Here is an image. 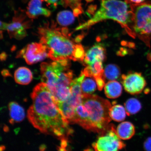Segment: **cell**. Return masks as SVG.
<instances>
[{"mask_svg":"<svg viewBox=\"0 0 151 151\" xmlns=\"http://www.w3.org/2000/svg\"><path fill=\"white\" fill-rule=\"evenodd\" d=\"M32 104L27 111V118L34 127L41 133L67 142L73 133L69 123L58 107L46 84L41 82L31 94Z\"/></svg>","mask_w":151,"mask_h":151,"instance_id":"1","label":"cell"},{"mask_svg":"<svg viewBox=\"0 0 151 151\" xmlns=\"http://www.w3.org/2000/svg\"><path fill=\"white\" fill-rule=\"evenodd\" d=\"M37 33L40 42L46 47L48 58L53 61L74 60L77 44L72 39L71 34L67 27H58L52 20L38 28Z\"/></svg>","mask_w":151,"mask_h":151,"instance_id":"2","label":"cell"},{"mask_svg":"<svg viewBox=\"0 0 151 151\" xmlns=\"http://www.w3.org/2000/svg\"><path fill=\"white\" fill-rule=\"evenodd\" d=\"M70 60L43 62L40 65L42 82L46 84L57 104L65 101L71 94L73 73Z\"/></svg>","mask_w":151,"mask_h":151,"instance_id":"3","label":"cell"},{"mask_svg":"<svg viewBox=\"0 0 151 151\" xmlns=\"http://www.w3.org/2000/svg\"><path fill=\"white\" fill-rule=\"evenodd\" d=\"M100 9L90 20L77 27L76 30L86 29L104 20L112 19L117 22L130 36H136L132 29V14L130 6L119 0H101Z\"/></svg>","mask_w":151,"mask_h":151,"instance_id":"4","label":"cell"},{"mask_svg":"<svg viewBox=\"0 0 151 151\" xmlns=\"http://www.w3.org/2000/svg\"><path fill=\"white\" fill-rule=\"evenodd\" d=\"M86 109L87 119L82 127L88 131L102 134L109 125L111 118V106L108 100L91 94H82V103Z\"/></svg>","mask_w":151,"mask_h":151,"instance_id":"5","label":"cell"},{"mask_svg":"<svg viewBox=\"0 0 151 151\" xmlns=\"http://www.w3.org/2000/svg\"><path fill=\"white\" fill-rule=\"evenodd\" d=\"M132 29L136 37L150 48L151 40V3L132 4Z\"/></svg>","mask_w":151,"mask_h":151,"instance_id":"6","label":"cell"},{"mask_svg":"<svg viewBox=\"0 0 151 151\" xmlns=\"http://www.w3.org/2000/svg\"><path fill=\"white\" fill-rule=\"evenodd\" d=\"M26 12L19 9L14 11V16L10 23L1 22V29L7 30L11 38L22 40L27 35V31L31 27L33 19H28Z\"/></svg>","mask_w":151,"mask_h":151,"instance_id":"7","label":"cell"},{"mask_svg":"<svg viewBox=\"0 0 151 151\" xmlns=\"http://www.w3.org/2000/svg\"><path fill=\"white\" fill-rule=\"evenodd\" d=\"M85 77L83 73L73 80L71 84V94L65 101L57 104L64 116L69 123L74 115L76 107L82 104V93L81 85Z\"/></svg>","mask_w":151,"mask_h":151,"instance_id":"8","label":"cell"},{"mask_svg":"<svg viewBox=\"0 0 151 151\" xmlns=\"http://www.w3.org/2000/svg\"><path fill=\"white\" fill-rule=\"evenodd\" d=\"M92 144L96 151H116L124 148L125 145L117 134L114 126L109 125L107 129Z\"/></svg>","mask_w":151,"mask_h":151,"instance_id":"9","label":"cell"},{"mask_svg":"<svg viewBox=\"0 0 151 151\" xmlns=\"http://www.w3.org/2000/svg\"><path fill=\"white\" fill-rule=\"evenodd\" d=\"M47 57H48L47 49L40 42L27 45L18 53L16 56L17 58H24L29 65L42 61Z\"/></svg>","mask_w":151,"mask_h":151,"instance_id":"10","label":"cell"},{"mask_svg":"<svg viewBox=\"0 0 151 151\" xmlns=\"http://www.w3.org/2000/svg\"><path fill=\"white\" fill-rule=\"evenodd\" d=\"M122 78L124 90L132 94L141 93L147 85L146 80L141 73H129L122 75Z\"/></svg>","mask_w":151,"mask_h":151,"instance_id":"11","label":"cell"},{"mask_svg":"<svg viewBox=\"0 0 151 151\" xmlns=\"http://www.w3.org/2000/svg\"><path fill=\"white\" fill-rule=\"evenodd\" d=\"M44 0H30L26 11L28 17L33 19L40 16L50 17L51 12L50 10L42 7Z\"/></svg>","mask_w":151,"mask_h":151,"instance_id":"12","label":"cell"},{"mask_svg":"<svg viewBox=\"0 0 151 151\" xmlns=\"http://www.w3.org/2000/svg\"><path fill=\"white\" fill-rule=\"evenodd\" d=\"M105 49L101 45H94L86 53L83 61L88 65L97 61L103 62L105 59Z\"/></svg>","mask_w":151,"mask_h":151,"instance_id":"13","label":"cell"},{"mask_svg":"<svg viewBox=\"0 0 151 151\" xmlns=\"http://www.w3.org/2000/svg\"><path fill=\"white\" fill-rule=\"evenodd\" d=\"M9 109L10 123L20 122L23 120L25 117V113L23 107L15 102H11L9 104Z\"/></svg>","mask_w":151,"mask_h":151,"instance_id":"14","label":"cell"},{"mask_svg":"<svg viewBox=\"0 0 151 151\" xmlns=\"http://www.w3.org/2000/svg\"><path fill=\"white\" fill-rule=\"evenodd\" d=\"M117 134L120 139L124 140L129 139L135 133V128L133 124L128 122H122L116 128Z\"/></svg>","mask_w":151,"mask_h":151,"instance_id":"15","label":"cell"},{"mask_svg":"<svg viewBox=\"0 0 151 151\" xmlns=\"http://www.w3.org/2000/svg\"><path fill=\"white\" fill-rule=\"evenodd\" d=\"M85 76L93 77L95 80L104 78V70L102 62L97 61L91 65H88L82 71Z\"/></svg>","mask_w":151,"mask_h":151,"instance_id":"16","label":"cell"},{"mask_svg":"<svg viewBox=\"0 0 151 151\" xmlns=\"http://www.w3.org/2000/svg\"><path fill=\"white\" fill-rule=\"evenodd\" d=\"M14 80L17 83L25 85L29 84L33 79V75L31 70L28 68L21 67L15 71Z\"/></svg>","mask_w":151,"mask_h":151,"instance_id":"17","label":"cell"},{"mask_svg":"<svg viewBox=\"0 0 151 151\" xmlns=\"http://www.w3.org/2000/svg\"><path fill=\"white\" fill-rule=\"evenodd\" d=\"M105 92L107 98L115 99L119 97L122 92V85L115 81H110L104 86Z\"/></svg>","mask_w":151,"mask_h":151,"instance_id":"18","label":"cell"},{"mask_svg":"<svg viewBox=\"0 0 151 151\" xmlns=\"http://www.w3.org/2000/svg\"><path fill=\"white\" fill-rule=\"evenodd\" d=\"M89 3L93 0H86ZM82 0H62L61 5L65 7H70L72 9L75 17H78L83 12Z\"/></svg>","mask_w":151,"mask_h":151,"instance_id":"19","label":"cell"},{"mask_svg":"<svg viewBox=\"0 0 151 151\" xmlns=\"http://www.w3.org/2000/svg\"><path fill=\"white\" fill-rule=\"evenodd\" d=\"M126 113L125 109L120 105H116L111 106L109 112L111 119L118 122H122L124 120Z\"/></svg>","mask_w":151,"mask_h":151,"instance_id":"20","label":"cell"},{"mask_svg":"<svg viewBox=\"0 0 151 151\" xmlns=\"http://www.w3.org/2000/svg\"><path fill=\"white\" fill-rule=\"evenodd\" d=\"M75 17L74 14L70 11H63L58 13L57 16V21L60 25L65 27L73 23Z\"/></svg>","mask_w":151,"mask_h":151,"instance_id":"21","label":"cell"},{"mask_svg":"<svg viewBox=\"0 0 151 151\" xmlns=\"http://www.w3.org/2000/svg\"><path fill=\"white\" fill-rule=\"evenodd\" d=\"M97 84L93 77L85 76L81 85L82 94H91L96 90Z\"/></svg>","mask_w":151,"mask_h":151,"instance_id":"22","label":"cell"},{"mask_svg":"<svg viewBox=\"0 0 151 151\" xmlns=\"http://www.w3.org/2000/svg\"><path fill=\"white\" fill-rule=\"evenodd\" d=\"M124 106L128 116L136 114L142 108L141 103L138 100L135 98L128 99L124 104Z\"/></svg>","mask_w":151,"mask_h":151,"instance_id":"23","label":"cell"},{"mask_svg":"<svg viewBox=\"0 0 151 151\" xmlns=\"http://www.w3.org/2000/svg\"><path fill=\"white\" fill-rule=\"evenodd\" d=\"M120 71L117 65L109 64L105 67L104 70V77L109 81H114L119 77Z\"/></svg>","mask_w":151,"mask_h":151,"instance_id":"24","label":"cell"},{"mask_svg":"<svg viewBox=\"0 0 151 151\" xmlns=\"http://www.w3.org/2000/svg\"><path fill=\"white\" fill-rule=\"evenodd\" d=\"M47 3V6L55 9L59 4L61 5L62 0H44Z\"/></svg>","mask_w":151,"mask_h":151,"instance_id":"25","label":"cell"},{"mask_svg":"<svg viewBox=\"0 0 151 151\" xmlns=\"http://www.w3.org/2000/svg\"><path fill=\"white\" fill-rule=\"evenodd\" d=\"M143 148L145 150L151 151V137H149L143 143Z\"/></svg>","mask_w":151,"mask_h":151,"instance_id":"26","label":"cell"},{"mask_svg":"<svg viewBox=\"0 0 151 151\" xmlns=\"http://www.w3.org/2000/svg\"><path fill=\"white\" fill-rule=\"evenodd\" d=\"M145 0H125L126 2L128 4H139L142 3Z\"/></svg>","mask_w":151,"mask_h":151,"instance_id":"27","label":"cell"},{"mask_svg":"<svg viewBox=\"0 0 151 151\" xmlns=\"http://www.w3.org/2000/svg\"><path fill=\"white\" fill-rule=\"evenodd\" d=\"M126 49L121 48L118 52V55L120 56H124L127 53Z\"/></svg>","mask_w":151,"mask_h":151,"instance_id":"28","label":"cell"},{"mask_svg":"<svg viewBox=\"0 0 151 151\" xmlns=\"http://www.w3.org/2000/svg\"><path fill=\"white\" fill-rule=\"evenodd\" d=\"M7 55L6 53L3 52L2 53L1 55V61H4L6 59Z\"/></svg>","mask_w":151,"mask_h":151,"instance_id":"29","label":"cell"},{"mask_svg":"<svg viewBox=\"0 0 151 151\" xmlns=\"http://www.w3.org/2000/svg\"><path fill=\"white\" fill-rule=\"evenodd\" d=\"M2 74L4 76H8L9 75V71L7 70H3L2 71Z\"/></svg>","mask_w":151,"mask_h":151,"instance_id":"30","label":"cell"}]
</instances>
